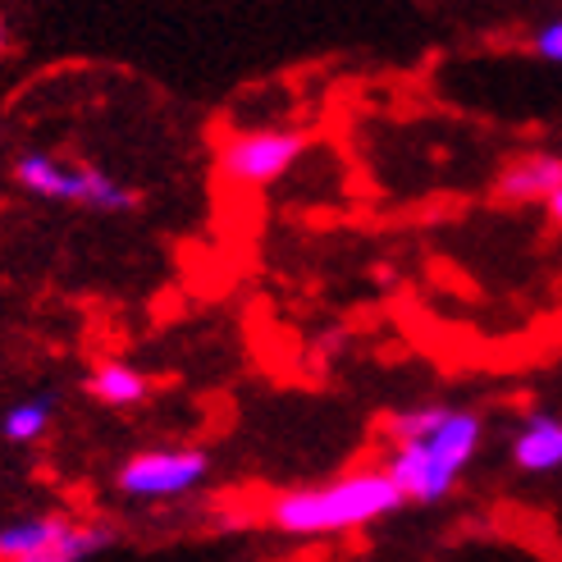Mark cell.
Returning <instances> with one entry per match:
<instances>
[{
	"mask_svg": "<svg viewBox=\"0 0 562 562\" xmlns=\"http://www.w3.org/2000/svg\"><path fill=\"white\" fill-rule=\"evenodd\" d=\"M403 508V490L393 485L389 471H361L339 485L325 490H297L274 498L270 521L284 536H339V530H357L375 517H389Z\"/></svg>",
	"mask_w": 562,
	"mask_h": 562,
	"instance_id": "obj_1",
	"label": "cell"
},
{
	"mask_svg": "<svg viewBox=\"0 0 562 562\" xmlns=\"http://www.w3.org/2000/svg\"><path fill=\"white\" fill-rule=\"evenodd\" d=\"M475 443H481V416L448 407L439 416V426H430L426 435L393 443V458L384 471L393 475V485L403 490V498L439 503L467 471Z\"/></svg>",
	"mask_w": 562,
	"mask_h": 562,
	"instance_id": "obj_2",
	"label": "cell"
},
{
	"mask_svg": "<svg viewBox=\"0 0 562 562\" xmlns=\"http://www.w3.org/2000/svg\"><path fill=\"white\" fill-rule=\"evenodd\" d=\"M306 151V137L293 128H257L234 133L220 147V175L238 188H266L293 170V160Z\"/></svg>",
	"mask_w": 562,
	"mask_h": 562,
	"instance_id": "obj_3",
	"label": "cell"
},
{
	"mask_svg": "<svg viewBox=\"0 0 562 562\" xmlns=\"http://www.w3.org/2000/svg\"><path fill=\"white\" fill-rule=\"evenodd\" d=\"M206 481V453L196 448H165V453H137L120 467V490L128 498H179Z\"/></svg>",
	"mask_w": 562,
	"mask_h": 562,
	"instance_id": "obj_4",
	"label": "cell"
},
{
	"mask_svg": "<svg viewBox=\"0 0 562 562\" xmlns=\"http://www.w3.org/2000/svg\"><path fill=\"white\" fill-rule=\"evenodd\" d=\"M14 183L37 196H55V202H82V192H88V165L74 170V165H60L55 156H19Z\"/></svg>",
	"mask_w": 562,
	"mask_h": 562,
	"instance_id": "obj_5",
	"label": "cell"
},
{
	"mask_svg": "<svg viewBox=\"0 0 562 562\" xmlns=\"http://www.w3.org/2000/svg\"><path fill=\"white\" fill-rule=\"evenodd\" d=\"M60 517H33V521H14L0 530V558L10 562H60V536H65Z\"/></svg>",
	"mask_w": 562,
	"mask_h": 562,
	"instance_id": "obj_6",
	"label": "cell"
},
{
	"mask_svg": "<svg viewBox=\"0 0 562 562\" xmlns=\"http://www.w3.org/2000/svg\"><path fill=\"white\" fill-rule=\"evenodd\" d=\"M553 188H562V160L544 156V151L521 156L498 175V196L503 202H544Z\"/></svg>",
	"mask_w": 562,
	"mask_h": 562,
	"instance_id": "obj_7",
	"label": "cell"
},
{
	"mask_svg": "<svg viewBox=\"0 0 562 562\" xmlns=\"http://www.w3.org/2000/svg\"><path fill=\"white\" fill-rule=\"evenodd\" d=\"M513 458L521 471H553L562 467V420L544 416V412H530L526 426L513 443Z\"/></svg>",
	"mask_w": 562,
	"mask_h": 562,
	"instance_id": "obj_8",
	"label": "cell"
},
{
	"mask_svg": "<svg viewBox=\"0 0 562 562\" xmlns=\"http://www.w3.org/2000/svg\"><path fill=\"white\" fill-rule=\"evenodd\" d=\"M147 389H151L147 375L133 371V367H124V361H105V367H97L92 380H88V393H92V398H101V403H110V407H133V403H143Z\"/></svg>",
	"mask_w": 562,
	"mask_h": 562,
	"instance_id": "obj_9",
	"label": "cell"
},
{
	"mask_svg": "<svg viewBox=\"0 0 562 562\" xmlns=\"http://www.w3.org/2000/svg\"><path fill=\"white\" fill-rule=\"evenodd\" d=\"M50 426V398H27V403H14L0 420V430H5L10 443H33L42 439V430Z\"/></svg>",
	"mask_w": 562,
	"mask_h": 562,
	"instance_id": "obj_10",
	"label": "cell"
},
{
	"mask_svg": "<svg viewBox=\"0 0 562 562\" xmlns=\"http://www.w3.org/2000/svg\"><path fill=\"white\" fill-rule=\"evenodd\" d=\"M110 544H115V530H110V526H65V536H60V562L92 558V553H101Z\"/></svg>",
	"mask_w": 562,
	"mask_h": 562,
	"instance_id": "obj_11",
	"label": "cell"
},
{
	"mask_svg": "<svg viewBox=\"0 0 562 562\" xmlns=\"http://www.w3.org/2000/svg\"><path fill=\"white\" fill-rule=\"evenodd\" d=\"M82 206H92V211H128L133 206V192L120 179H110L101 170H88V192H82Z\"/></svg>",
	"mask_w": 562,
	"mask_h": 562,
	"instance_id": "obj_12",
	"label": "cell"
},
{
	"mask_svg": "<svg viewBox=\"0 0 562 562\" xmlns=\"http://www.w3.org/2000/svg\"><path fill=\"white\" fill-rule=\"evenodd\" d=\"M443 412H448V407H412V412H403V416H393V420H389V439L403 443V439L426 435L430 426H439Z\"/></svg>",
	"mask_w": 562,
	"mask_h": 562,
	"instance_id": "obj_13",
	"label": "cell"
},
{
	"mask_svg": "<svg viewBox=\"0 0 562 562\" xmlns=\"http://www.w3.org/2000/svg\"><path fill=\"white\" fill-rule=\"evenodd\" d=\"M536 50L544 55V60L562 65V19H558V23H544V27H540V33H536Z\"/></svg>",
	"mask_w": 562,
	"mask_h": 562,
	"instance_id": "obj_14",
	"label": "cell"
},
{
	"mask_svg": "<svg viewBox=\"0 0 562 562\" xmlns=\"http://www.w3.org/2000/svg\"><path fill=\"white\" fill-rule=\"evenodd\" d=\"M544 211H549V220H558V224H562V188H553V192L544 196Z\"/></svg>",
	"mask_w": 562,
	"mask_h": 562,
	"instance_id": "obj_15",
	"label": "cell"
},
{
	"mask_svg": "<svg viewBox=\"0 0 562 562\" xmlns=\"http://www.w3.org/2000/svg\"><path fill=\"white\" fill-rule=\"evenodd\" d=\"M0 46H5V23H0Z\"/></svg>",
	"mask_w": 562,
	"mask_h": 562,
	"instance_id": "obj_16",
	"label": "cell"
}]
</instances>
